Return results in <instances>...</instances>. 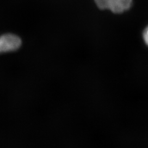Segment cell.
<instances>
[{"label":"cell","instance_id":"cell-1","mask_svg":"<svg viewBox=\"0 0 148 148\" xmlns=\"http://www.w3.org/2000/svg\"><path fill=\"white\" fill-rule=\"evenodd\" d=\"M133 0H95L100 9H109L114 13H122L130 9Z\"/></svg>","mask_w":148,"mask_h":148},{"label":"cell","instance_id":"cell-2","mask_svg":"<svg viewBox=\"0 0 148 148\" xmlns=\"http://www.w3.org/2000/svg\"><path fill=\"white\" fill-rule=\"evenodd\" d=\"M19 37L12 34H6L0 36V53L11 52L19 48L21 45Z\"/></svg>","mask_w":148,"mask_h":148},{"label":"cell","instance_id":"cell-3","mask_svg":"<svg viewBox=\"0 0 148 148\" xmlns=\"http://www.w3.org/2000/svg\"><path fill=\"white\" fill-rule=\"evenodd\" d=\"M143 37L145 44L148 46V26L146 28L144 32H143Z\"/></svg>","mask_w":148,"mask_h":148}]
</instances>
